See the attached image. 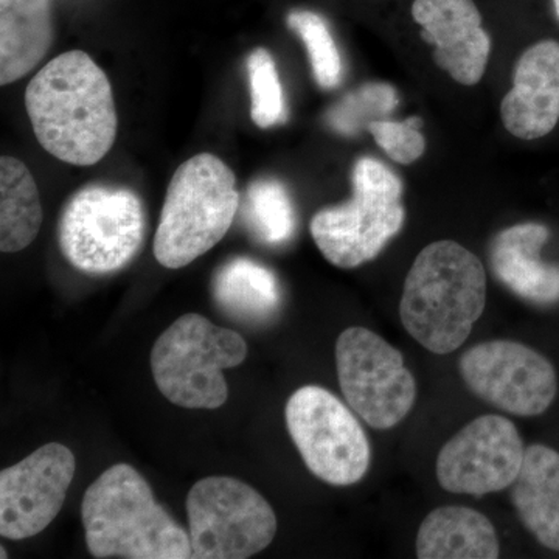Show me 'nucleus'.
I'll use <instances>...</instances> for the list:
<instances>
[{
    "label": "nucleus",
    "instance_id": "nucleus-13",
    "mask_svg": "<svg viewBox=\"0 0 559 559\" xmlns=\"http://www.w3.org/2000/svg\"><path fill=\"white\" fill-rule=\"evenodd\" d=\"M75 455L61 443L44 444L0 473V535L22 540L49 527L75 476Z\"/></svg>",
    "mask_w": 559,
    "mask_h": 559
},
{
    "label": "nucleus",
    "instance_id": "nucleus-14",
    "mask_svg": "<svg viewBox=\"0 0 559 559\" xmlns=\"http://www.w3.org/2000/svg\"><path fill=\"white\" fill-rule=\"evenodd\" d=\"M412 17L421 27V38L436 46L433 61L440 69L463 86L479 83L491 39L474 0H415Z\"/></svg>",
    "mask_w": 559,
    "mask_h": 559
},
{
    "label": "nucleus",
    "instance_id": "nucleus-22",
    "mask_svg": "<svg viewBox=\"0 0 559 559\" xmlns=\"http://www.w3.org/2000/svg\"><path fill=\"white\" fill-rule=\"evenodd\" d=\"M242 218L255 240L282 246L296 231V210L286 187L277 179L253 180L246 191Z\"/></svg>",
    "mask_w": 559,
    "mask_h": 559
},
{
    "label": "nucleus",
    "instance_id": "nucleus-25",
    "mask_svg": "<svg viewBox=\"0 0 559 559\" xmlns=\"http://www.w3.org/2000/svg\"><path fill=\"white\" fill-rule=\"evenodd\" d=\"M250 84V117L261 130L283 123L286 114L285 94L277 66L266 49L250 51L246 61Z\"/></svg>",
    "mask_w": 559,
    "mask_h": 559
},
{
    "label": "nucleus",
    "instance_id": "nucleus-1",
    "mask_svg": "<svg viewBox=\"0 0 559 559\" xmlns=\"http://www.w3.org/2000/svg\"><path fill=\"white\" fill-rule=\"evenodd\" d=\"M25 108L39 145L66 164L91 167L116 143L112 87L86 51H66L47 62L28 83Z\"/></svg>",
    "mask_w": 559,
    "mask_h": 559
},
{
    "label": "nucleus",
    "instance_id": "nucleus-7",
    "mask_svg": "<svg viewBox=\"0 0 559 559\" xmlns=\"http://www.w3.org/2000/svg\"><path fill=\"white\" fill-rule=\"evenodd\" d=\"M146 215L127 187L90 183L62 207L58 242L73 267L92 275L123 270L145 241Z\"/></svg>",
    "mask_w": 559,
    "mask_h": 559
},
{
    "label": "nucleus",
    "instance_id": "nucleus-3",
    "mask_svg": "<svg viewBox=\"0 0 559 559\" xmlns=\"http://www.w3.org/2000/svg\"><path fill=\"white\" fill-rule=\"evenodd\" d=\"M81 518L94 558H193L189 533L127 463L110 466L87 488Z\"/></svg>",
    "mask_w": 559,
    "mask_h": 559
},
{
    "label": "nucleus",
    "instance_id": "nucleus-20",
    "mask_svg": "<svg viewBox=\"0 0 559 559\" xmlns=\"http://www.w3.org/2000/svg\"><path fill=\"white\" fill-rule=\"evenodd\" d=\"M212 289L216 305L238 322H267L282 307V286L274 272L246 257L224 263Z\"/></svg>",
    "mask_w": 559,
    "mask_h": 559
},
{
    "label": "nucleus",
    "instance_id": "nucleus-11",
    "mask_svg": "<svg viewBox=\"0 0 559 559\" xmlns=\"http://www.w3.org/2000/svg\"><path fill=\"white\" fill-rule=\"evenodd\" d=\"M459 370L471 392L518 417H538L558 393L550 360L514 341H488L463 353Z\"/></svg>",
    "mask_w": 559,
    "mask_h": 559
},
{
    "label": "nucleus",
    "instance_id": "nucleus-15",
    "mask_svg": "<svg viewBox=\"0 0 559 559\" xmlns=\"http://www.w3.org/2000/svg\"><path fill=\"white\" fill-rule=\"evenodd\" d=\"M503 127L514 138L535 140L559 121V43L540 40L524 51L514 83L500 105Z\"/></svg>",
    "mask_w": 559,
    "mask_h": 559
},
{
    "label": "nucleus",
    "instance_id": "nucleus-9",
    "mask_svg": "<svg viewBox=\"0 0 559 559\" xmlns=\"http://www.w3.org/2000/svg\"><path fill=\"white\" fill-rule=\"evenodd\" d=\"M285 418L290 439L318 479L336 487L364 479L370 468V441L336 395L319 385H305L290 395Z\"/></svg>",
    "mask_w": 559,
    "mask_h": 559
},
{
    "label": "nucleus",
    "instance_id": "nucleus-27",
    "mask_svg": "<svg viewBox=\"0 0 559 559\" xmlns=\"http://www.w3.org/2000/svg\"><path fill=\"white\" fill-rule=\"evenodd\" d=\"M555 13H557V17L559 20V0H554Z\"/></svg>",
    "mask_w": 559,
    "mask_h": 559
},
{
    "label": "nucleus",
    "instance_id": "nucleus-26",
    "mask_svg": "<svg viewBox=\"0 0 559 559\" xmlns=\"http://www.w3.org/2000/svg\"><path fill=\"white\" fill-rule=\"evenodd\" d=\"M423 120L411 117L404 121L378 120L370 123L369 131L378 146L390 159L409 165L417 162L426 150L425 135L419 132Z\"/></svg>",
    "mask_w": 559,
    "mask_h": 559
},
{
    "label": "nucleus",
    "instance_id": "nucleus-19",
    "mask_svg": "<svg viewBox=\"0 0 559 559\" xmlns=\"http://www.w3.org/2000/svg\"><path fill=\"white\" fill-rule=\"evenodd\" d=\"M499 555L495 525L468 507H440L419 525V559H496Z\"/></svg>",
    "mask_w": 559,
    "mask_h": 559
},
{
    "label": "nucleus",
    "instance_id": "nucleus-28",
    "mask_svg": "<svg viewBox=\"0 0 559 559\" xmlns=\"http://www.w3.org/2000/svg\"><path fill=\"white\" fill-rule=\"evenodd\" d=\"M0 554H2V555H0V558H2V559L9 558V554H7L5 549H3V547H2V550H0Z\"/></svg>",
    "mask_w": 559,
    "mask_h": 559
},
{
    "label": "nucleus",
    "instance_id": "nucleus-21",
    "mask_svg": "<svg viewBox=\"0 0 559 559\" xmlns=\"http://www.w3.org/2000/svg\"><path fill=\"white\" fill-rule=\"evenodd\" d=\"M43 204L27 165L14 157L0 159V250L21 252L38 237Z\"/></svg>",
    "mask_w": 559,
    "mask_h": 559
},
{
    "label": "nucleus",
    "instance_id": "nucleus-18",
    "mask_svg": "<svg viewBox=\"0 0 559 559\" xmlns=\"http://www.w3.org/2000/svg\"><path fill=\"white\" fill-rule=\"evenodd\" d=\"M511 502L538 543L559 551V452L544 444L525 450L520 474L511 485Z\"/></svg>",
    "mask_w": 559,
    "mask_h": 559
},
{
    "label": "nucleus",
    "instance_id": "nucleus-24",
    "mask_svg": "<svg viewBox=\"0 0 559 559\" xmlns=\"http://www.w3.org/2000/svg\"><path fill=\"white\" fill-rule=\"evenodd\" d=\"M288 25L307 47L316 83L323 90L340 86L344 66L326 21L312 11L294 10L288 14Z\"/></svg>",
    "mask_w": 559,
    "mask_h": 559
},
{
    "label": "nucleus",
    "instance_id": "nucleus-16",
    "mask_svg": "<svg viewBox=\"0 0 559 559\" xmlns=\"http://www.w3.org/2000/svg\"><path fill=\"white\" fill-rule=\"evenodd\" d=\"M550 230L538 223L518 224L496 235L489 266L496 278L521 299L536 305L559 301V264L540 260Z\"/></svg>",
    "mask_w": 559,
    "mask_h": 559
},
{
    "label": "nucleus",
    "instance_id": "nucleus-23",
    "mask_svg": "<svg viewBox=\"0 0 559 559\" xmlns=\"http://www.w3.org/2000/svg\"><path fill=\"white\" fill-rule=\"evenodd\" d=\"M399 94L390 84L367 83L358 90L348 92L334 108L330 109L326 120L331 130L342 135H356L369 130L370 123L385 120L399 106Z\"/></svg>",
    "mask_w": 559,
    "mask_h": 559
},
{
    "label": "nucleus",
    "instance_id": "nucleus-12",
    "mask_svg": "<svg viewBox=\"0 0 559 559\" xmlns=\"http://www.w3.org/2000/svg\"><path fill=\"white\" fill-rule=\"evenodd\" d=\"M524 455V441L514 423L500 415H484L441 448L437 479L447 491L480 498L511 487Z\"/></svg>",
    "mask_w": 559,
    "mask_h": 559
},
{
    "label": "nucleus",
    "instance_id": "nucleus-4",
    "mask_svg": "<svg viewBox=\"0 0 559 559\" xmlns=\"http://www.w3.org/2000/svg\"><path fill=\"white\" fill-rule=\"evenodd\" d=\"M240 207L234 171L215 154L190 157L165 194L154 257L168 270L189 266L226 237Z\"/></svg>",
    "mask_w": 559,
    "mask_h": 559
},
{
    "label": "nucleus",
    "instance_id": "nucleus-10",
    "mask_svg": "<svg viewBox=\"0 0 559 559\" xmlns=\"http://www.w3.org/2000/svg\"><path fill=\"white\" fill-rule=\"evenodd\" d=\"M336 366L345 401L371 428H395L409 415L417 382L400 349L380 334L362 326L342 331Z\"/></svg>",
    "mask_w": 559,
    "mask_h": 559
},
{
    "label": "nucleus",
    "instance_id": "nucleus-2",
    "mask_svg": "<svg viewBox=\"0 0 559 559\" xmlns=\"http://www.w3.org/2000/svg\"><path fill=\"white\" fill-rule=\"evenodd\" d=\"M487 305V272L459 242H430L412 264L400 318L429 352L450 355L465 344Z\"/></svg>",
    "mask_w": 559,
    "mask_h": 559
},
{
    "label": "nucleus",
    "instance_id": "nucleus-6",
    "mask_svg": "<svg viewBox=\"0 0 559 559\" xmlns=\"http://www.w3.org/2000/svg\"><path fill=\"white\" fill-rule=\"evenodd\" d=\"M248 345L237 333L186 314L160 334L151 370L162 395L187 409H218L229 396L224 369L245 362Z\"/></svg>",
    "mask_w": 559,
    "mask_h": 559
},
{
    "label": "nucleus",
    "instance_id": "nucleus-8",
    "mask_svg": "<svg viewBox=\"0 0 559 559\" xmlns=\"http://www.w3.org/2000/svg\"><path fill=\"white\" fill-rule=\"evenodd\" d=\"M193 558L246 559L266 549L277 516L257 489L234 477H207L187 498Z\"/></svg>",
    "mask_w": 559,
    "mask_h": 559
},
{
    "label": "nucleus",
    "instance_id": "nucleus-5",
    "mask_svg": "<svg viewBox=\"0 0 559 559\" xmlns=\"http://www.w3.org/2000/svg\"><path fill=\"white\" fill-rule=\"evenodd\" d=\"M403 183L382 162L362 157L353 168V198L312 216V240L334 266L353 270L377 259L403 229Z\"/></svg>",
    "mask_w": 559,
    "mask_h": 559
},
{
    "label": "nucleus",
    "instance_id": "nucleus-17",
    "mask_svg": "<svg viewBox=\"0 0 559 559\" xmlns=\"http://www.w3.org/2000/svg\"><path fill=\"white\" fill-rule=\"evenodd\" d=\"M53 40L51 0H0V84L27 76Z\"/></svg>",
    "mask_w": 559,
    "mask_h": 559
}]
</instances>
